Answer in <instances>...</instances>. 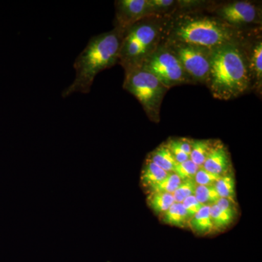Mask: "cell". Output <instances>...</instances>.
<instances>
[{
	"label": "cell",
	"instance_id": "277c9868",
	"mask_svg": "<svg viewBox=\"0 0 262 262\" xmlns=\"http://www.w3.org/2000/svg\"><path fill=\"white\" fill-rule=\"evenodd\" d=\"M170 15H149L125 30L118 64L124 71L141 67L163 41Z\"/></svg>",
	"mask_w": 262,
	"mask_h": 262
},
{
	"label": "cell",
	"instance_id": "484cf974",
	"mask_svg": "<svg viewBox=\"0 0 262 262\" xmlns=\"http://www.w3.org/2000/svg\"><path fill=\"white\" fill-rule=\"evenodd\" d=\"M182 204L190 219L201 209L202 207L204 206L198 201L194 195L188 196L182 202Z\"/></svg>",
	"mask_w": 262,
	"mask_h": 262
},
{
	"label": "cell",
	"instance_id": "83f0119b",
	"mask_svg": "<svg viewBox=\"0 0 262 262\" xmlns=\"http://www.w3.org/2000/svg\"><path fill=\"white\" fill-rule=\"evenodd\" d=\"M234 202L229 201L228 199L220 198L219 201L215 203V205H216L219 208H221V209L225 211L226 213L234 216V215H235L236 211L235 208H234Z\"/></svg>",
	"mask_w": 262,
	"mask_h": 262
},
{
	"label": "cell",
	"instance_id": "44dd1931",
	"mask_svg": "<svg viewBox=\"0 0 262 262\" xmlns=\"http://www.w3.org/2000/svg\"><path fill=\"white\" fill-rule=\"evenodd\" d=\"M182 180L173 172L169 173L168 176L161 182L149 188L150 192H164L173 194L179 187Z\"/></svg>",
	"mask_w": 262,
	"mask_h": 262
},
{
	"label": "cell",
	"instance_id": "6da1fadb",
	"mask_svg": "<svg viewBox=\"0 0 262 262\" xmlns=\"http://www.w3.org/2000/svg\"><path fill=\"white\" fill-rule=\"evenodd\" d=\"M254 29L235 28L206 10L177 11L170 15L163 39L212 50L242 42Z\"/></svg>",
	"mask_w": 262,
	"mask_h": 262
},
{
	"label": "cell",
	"instance_id": "4fadbf2b",
	"mask_svg": "<svg viewBox=\"0 0 262 262\" xmlns=\"http://www.w3.org/2000/svg\"><path fill=\"white\" fill-rule=\"evenodd\" d=\"M148 159L151 160L153 163L163 169L167 173L173 172L174 167L177 164L165 143L153 150L148 156Z\"/></svg>",
	"mask_w": 262,
	"mask_h": 262
},
{
	"label": "cell",
	"instance_id": "8992f818",
	"mask_svg": "<svg viewBox=\"0 0 262 262\" xmlns=\"http://www.w3.org/2000/svg\"><path fill=\"white\" fill-rule=\"evenodd\" d=\"M141 67L153 74L168 89L182 84H195L163 40Z\"/></svg>",
	"mask_w": 262,
	"mask_h": 262
},
{
	"label": "cell",
	"instance_id": "3957f363",
	"mask_svg": "<svg viewBox=\"0 0 262 262\" xmlns=\"http://www.w3.org/2000/svg\"><path fill=\"white\" fill-rule=\"evenodd\" d=\"M125 30L115 27L113 30L94 36L76 58L75 80L62 93L66 98L75 93L89 94L95 78L103 71L118 63L119 54Z\"/></svg>",
	"mask_w": 262,
	"mask_h": 262
},
{
	"label": "cell",
	"instance_id": "ffe728a7",
	"mask_svg": "<svg viewBox=\"0 0 262 262\" xmlns=\"http://www.w3.org/2000/svg\"><path fill=\"white\" fill-rule=\"evenodd\" d=\"M194 196L203 206H212L215 204L220 196L215 190L214 185H196Z\"/></svg>",
	"mask_w": 262,
	"mask_h": 262
},
{
	"label": "cell",
	"instance_id": "f1b7e54d",
	"mask_svg": "<svg viewBox=\"0 0 262 262\" xmlns=\"http://www.w3.org/2000/svg\"><path fill=\"white\" fill-rule=\"evenodd\" d=\"M174 144H176L179 149L184 153L190 155L191 153V139L186 138H177V139H170Z\"/></svg>",
	"mask_w": 262,
	"mask_h": 262
},
{
	"label": "cell",
	"instance_id": "9c48e42d",
	"mask_svg": "<svg viewBox=\"0 0 262 262\" xmlns=\"http://www.w3.org/2000/svg\"><path fill=\"white\" fill-rule=\"evenodd\" d=\"M252 81V91L261 96L262 36L261 27L253 29L244 42Z\"/></svg>",
	"mask_w": 262,
	"mask_h": 262
},
{
	"label": "cell",
	"instance_id": "4316f807",
	"mask_svg": "<svg viewBox=\"0 0 262 262\" xmlns=\"http://www.w3.org/2000/svg\"><path fill=\"white\" fill-rule=\"evenodd\" d=\"M165 144L168 146L170 152L173 155L176 163H184V162L187 161V160L189 159V155L186 154V153H184V151L179 149L178 146L174 144L170 139H169L168 141H167Z\"/></svg>",
	"mask_w": 262,
	"mask_h": 262
},
{
	"label": "cell",
	"instance_id": "9a60e30c",
	"mask_svg": "<svg viewBox=\"0 0 262 262\" xmlns=\"http://www.w3.org/2000/svg\"><path fill=\"white\" fill-rule=\"evenodd\" d=\"M168 173L153 163L151 160L146 159L141 171V182L144 187L150 188L161 182Z\"/></svg>",
	"mask_w": 262,
	"mask_h": 262
},
{
	"label": "cell",
	"instance_id": "ba28073f",
	"mask_svg": "<svg viewBox=\"0 0 262 262\" xmlns=\"http://www.w3.org/2000/svg\"><path fill=\"white\" fill-rule=\"evenodd\" d=\"M163 40L178 58L183 68L194 83L206 84L213 49L177 41Z\"/></svg>",
	"mask_w": 262,
	"mask_h": 262
},
{
	"label": "cell",
	"instance_id": "7a4b0ae2",
	"mask_svg": "<svg viewBox=\"0 0 262 262\" xmlns=\"http://www.w3.org/2000/svg\"><path fill=\"white\" fill-rule=\"evenodd\" d=\"M245 40L227 43L212 50L205 85L213 98L229 101L252 91Z\"/></svg>",
	"mask_w": 262,
	"mask_h": 262
},
{
	"label": "cell",
	"instance_id": "d6986e66",
	"mask_svg": "<svg viewBox=\"0 0 262 262\" xmlns=\"http://www.w3.org/2000/svg\"><path fill=\"white\" fill-rule=\"evenodd\" d=\"M152 15H170L178 10L177 0H148Z\"/></svg>",
	"mask_w": 262,
	"mask_h": 262
},
{
	"label": "cell",
	"instance_id": "ac0fdd59",
	"mask_svg": "<svg viewBox=\"0 0 262 262\" xmlns=\"http://www.w3.org/2000/svg\"><path fill=\"white\" fill-rule=\"evenodd\" d=\"M215 190L220 198H226L235 203V182L232 173L221 176L215 183Z\"/></svg>",
	"mask_w": 262,
	"mask_h": 262
},
{
	"label": "cell",
	"instance_id": "d4e9b609",
	"mask_svg": "<svg viewBox=\"0 0 262 262\" xmlns=\"http://www.w3.org/2000/svg\"><path fill=\"white\" fill-rule=\"evenodd\" d=\"M220 177L221 176L212 173L201 167L196 172L194 181L196 185L212 186L214 185Z\"/></svg>",
	"mask_w": 262,
	"mask_h": 262
},
{
	"label": "cell",
	"instance_id": "7402d4cb",
	"mask_svg": "<svg viewBox=\"0 0 262 262\" xmlns=\"http://www.w3.org/2000/svg\"><path fill=\"white\" fill-rule=\"evenodd\" d=\"M210 213L212 223H213V228L216 229H225L228 227L232 221L234 220V216L228 214L223 210L221 209L215 204L210 206Z\"/></svg>",
	"mask_w": 262,
	"mask_h": 262
},
{
	"label": "cell",
	"instance_id": "5b68a950",
	"mask_svg": "<svg viewBox=\"0 0 262 262\" xmlns=\"http://www.w3.org/2000/svg\"><path fill=\"white\" fill-rule=\"evenodd\" d=\"M123 89L139 101L150 120L160 122L162 103L169 89L153 74L143 67L127 71Z\"/></svg>",
	"mask_w": 262,
	"mask_h": 262
},
{
	"label": "cell",
	"instance_id": "2e32d148",
	"mask_svg": "<svg viewBox=\"0 0 262 262\" xmlns=\"http://www.w3.org/2000/svg\"><path fill=\"white\" fill-rule=\"evenodd\" d=\"M163 215L165 223L182 228L189 225L190 220V217L182 203H174Z\"/></svg>",
	"mask_w": 262,
	"mask_h": 262
},
{
	"label": "cell",
	"instance_id": "603a6c76",
	"mask_svg": "<svg viewBox=\"0 0 262 262\" xmlns=\"http://www.w3.org/2000/svg\"><path fill=\"white\" fill-rule=\"evenodd\" d=\"M198 166L190 159L182 163L176 164L173 169V173L177 174L182 181L194 180L198 169Z\"/></svg>",
	"mask_w": 262,
	"mask_h": 262
},
{
	"label": "cell",
	"instance_id": "52a82bcc",
	"mask_svg": "<svg viewBox=\"0 0 262 262\" xmlns=\"http://www.w3.org/2000/svg\"><path fill=\"white\" fill-rule=\"evenodd\" d=\"M206 10L237 29L248 30L261 27L262 9L259 3L247 0L214 3Z\"/></svg>",
	"mask_w": 262,
	"mask_h": 262
},
{
	"label": "cell",
	"instance_id": "cb8c5ba5",
	"mask_svg": "<svg viewBox=\"0 0 262 262\" xmlns=\"http://www.w3.org/2000/svg\"><path fill=\"white\" fill-rule=\"evenodd\" d=\"M196 187L194 180L182 181L180 185L172 194L175 203H182L188 196L194 195Z\"/></svg>",
	"mask_w": 262,
	"mask_h": 262
},
{
	"label": "cell",
	"instance_id": "7c38bea8",
	"mask_svg": "<svg viewBox=\"0 0 262 262\" xmlns=\"http://www.w3.org/2000/svg\"><path fill=\"white\" fill-rule=\"evenodd\" d=\"M188 225L195 233L201 235L211 232L214 228L212 223L210 206L202 207L201 209L190 219Z\"/></svg>",
	"mask_w": 262,
	"mask_h": 262
},
{
	"label": "cell",
	"instance_id": "5bb4252c",
	"mask_svg": "<svg viewBox=\"0 0 262 262\" xmlns=\"http://www.w3.org/2000/svg\"><path fill=\"white\" fill-rule=\"evenodd\" d=\"M217 141H218L191 139V153L189 159L198 166L202 167Z\"/></svg>",
	"mask_w": 262,
	"mask_h": 262
},
{
	"label": "cell",
	"instance_id": "30bf717a",
	"mask_svg": "<svg viewBox=\"0 0 262 262\" xmlns=\"http://www.w3.org/2000/svg\"><path fill=\"white\" fill-rule=\"evenodd\" d=\"M114 26L126 30L133 24L151 15L148 0H117Z\"/></svg>",
	"mask_w": 262,
	"mask_h": 262
},
{
	"label": "cell",
	"instance_id": "8fae6325",
	"mask_svg": "<svg viewBox=\"0 0 262 262\" xmlns=\"http://www.w3.org/2000/svg\"><path fill=\"white\" fill-rule=\"evenodd\" d=\"M230 158L228 151L221 141H217L210 151L202 168L215 175L222 176L228 173Z\"/></svg>",
	"mask_w": 262,
	"mask_h": 262
},
{
	"label": "cell",
	"instance_id": "e0dca14e",
	"mask_svg": "<svg viewBox=\"0 0 262 262\" xmlns=\"http://www.w3.org/2000/svg\"><path fill=\"white\" fill-rule=\"evenodd\" d=\"M175 203L173 194L164 192H150L148 204L157 214H163Z\"/></svg>",
	"mask_w": 262,
	"mask_h": 262
}]
</instances>
